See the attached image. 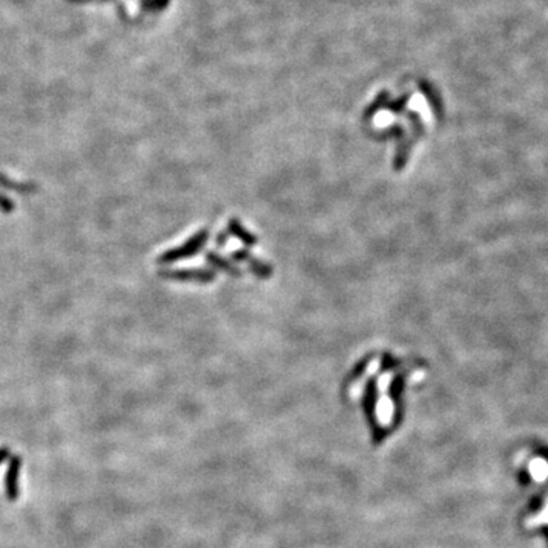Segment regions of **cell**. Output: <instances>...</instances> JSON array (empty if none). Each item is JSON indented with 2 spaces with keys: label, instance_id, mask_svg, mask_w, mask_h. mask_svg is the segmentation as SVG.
I'll use <instances>...</instances> for the list:
<instances>
[{
  "label": "cell",
  "instance_id": "3957f363",
  "mask_svg": "<svg viewBox=\"0 0 548 548\" xmlns=\"http://www.w3.org/2000/svg\"><path fill=\"white\" fill-rule=\"evenodd\" d=\"M0 211L5 213H11L14 211V203L8 198L0 193Z\"/></svg>",
  "mask_w": 548,
  "mask_h": 548
},
{
  "label": "cell",
  "instance_id": "7a4b0ae2",
  "mask_svg": "<svg viewBox=\"0 0 548 548\" xmlns=\"http://www.w3.org/2000/svg\"><path fill=\"white\" fill-rule=\"evenodd\" d=\"M0 186L6 187V189H11V191H16L20 193H27V192H34L37 189L36 184L32 183H20L16 182V180H11L10 177H6L5 174H0Z\"/></svg>",
  "mask_w": 548,
  "mask_h": 548
},
{
  "label": "cell",
  "instance_id": "6da1fadb",
  "mask_svg": "<svg viewBox=\"0 0 548 548\" xmlns=\"http://www.w3.org/2000/svg\"><path fill=\"white\" fill-rule=\"evenodd\" d=\"M20 469H22V457L11 455L8 462V468L5 473V495L10 503H16L20 489H19V478Z\"/></svg>",
  "mask_w": 548,
  "mask_h": 548
},
{
  "label": "cell",
  "instance_id": "277c9868",
  "mask_svg": "<svg viewBox=\"0 0 548 548\" xmlns=\"http://www.w3.org/2000/svg\"><path fill=\"white\" fill-rule=\"evenodd\" d=\"M8 459H10V448L2 446L0 448V464L5 463Z\"/></svg>",
  "mask_w": 548,
  "mask_h": 548
}]
</instances>
